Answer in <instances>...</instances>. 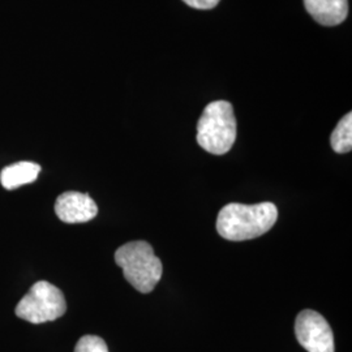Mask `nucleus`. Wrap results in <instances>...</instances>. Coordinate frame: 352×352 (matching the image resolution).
Wrapping results in <instances>:
<instances>
[{
	"label": "nucleus",
	"mask_w": 352,
	"mask_h": 352,
	"mask_svg": "<svg viewBox=\"0 0 352 352\" xmlns=\"http://www.w3.org/2000/svg\"><path fill=\"white\" fill-rule=\"evenodd\" d=\"M277 206L273 202L254 205L228 204L217 218V231L223 239L244 241L266 234L276 225Z\"/></svg>",
	"instance_id": "1"
},
{
	"label": "nucleus",
	"mask_w": 352,
	"mask_h": 352,
	"mask_svg": "<svg viewBox=\"0 0 352 352\" xmlns=\"http://www.w3.org/2000/svg\"><path fill=\"white\" fill-rule=\"evenodd\" d=\"M115 263L123 269L124 278L135 289L149 294L162 278V263L146 241H131L115 252Z\"/></svg>",
	"instance_id": "2"
},
{
	"label": "nucleus",
	"mask_w": 352,
	"mask_h": 352,
	"mask_svg": "<svg viewBox=\"0 0 352 352\" xmlns=\"http://www.w3.org/2000/svg\"><path fill=\"white\" fill-rule=\"evenodd\" d=\"M236 140V120L231 103H209L197 124V142L204 151L214 155H223Z\"/></svg>",
	"instance_id": "3"
},
{
	"label": "nucleus",
	"mask_w": 352,
	"mask_h": 352,
	"mask_svg": "<svg viewBox=\"0 0 352 352\" xmlns=\"http://www.w3.org/2000/svg\"><path fill=\"white\" fill-rule=\"evenodd\" d=\"M63 292L46 280H39L16 307V316L32 324L55 321L65 314Z\"/></svg>",
	"instance_id": "4"
},
{
	"label": "nucleus",
	"mask_w": 352,
	"mask_h": 352,
	"mask_svg": "<svg viewBox=\"0 0 352 352\" xmlns=\"http://www.w3.org/2000/svg\"><path fill=\"white\" fill-rule=\"evenodd\" d=\"M295 334L308 352H334V336L327 320L315 311H302L295 321Z\"/></svg>",
	"instance_id": "5"
},
{
	"label": "nucleus",
	"mask_w": 352,
	"mask_h": 352,
	"mask_svg": "<svg viewBox=\"0 0 352 352\" xmlns=\"http://www.w3.org/2000/svg\"><path fill=\"white\" fill-rule=\"evenodd\" d=\"M55 213L64 223H85L98 214V206L88 193L71 190L58 197Z\"/></svg>",
	"instance_id": "6"
},
{
	"label": "nucleus",
	"mask_w": 352,
	"mask_h": 352,
	"mask_svg": "<svg viewBox=\"0 0 352 352\" xmlns=\"http://www.w3.org/2000/svg\"><path fill=\"white\" fill-rule=\"evenodd\" d=\"M304 6L321 25H338L349 14L347 0H304Z\"/></svg>",
	"instance_id": "7"
},
{
	"label": "nucleus",
	"mask_w": 352,
	"mask_h": 352,
	"mask_svg": "<svg viewBox=\"0 0 352 352\" xmlns=\"http://www.w3.org/2000/svg\"><path fill=\"white\" fill-rule=\"evenodd\" d=\"M41 173V166L33 162H19L7 166L0 173V183L6 189H16L36 182Z\"/></svg>",
	"instance_id": "8"
},
{
	"label": "nucleus",
	"mask_w": 352,
	"mask_h": 352,
	"mask_svg": "<svg viewBox=\"0 0 352 352\" xmlns=\"http://www.w3.org/2000/svg\"><path fill=\"white\" fill-rule=\"evenodd\" d=\"M333 151L344 154L352 149V113H349L340 119V123L330 138Z\"/></svg>",
	"instance_id": "9"
},
{
	"label": "nucleus",
	"mask_w": 352,
	"mask_h": 352,
	"mask_svg": "<svg viewBox=\"0 0 352 352\" xmlns=\"http://www.w3.org/2000/svg\"><path fill=\"white\" fill-rule=\"evenodd\" d=\"M75 352H110L106 342L97 336H84L77 342Z\"/></svg>",
	"instance_id": "10"
},
{
	"label": "nucleus",
	"mask_w": 352,
	"mask_h": 352,
	"mask_svg": "<svg viewBox=\"0 0 352 352\" xmlns=\"http://www.w3.org/2000/svg\"><path fill=\"white\" fill-rule=\"evenodd\" d=\"M183 1H186L188 6L196 10H212L219 3V0H183Z\"/></svg>",
	"instance_id": "11"
}]
</instances>
